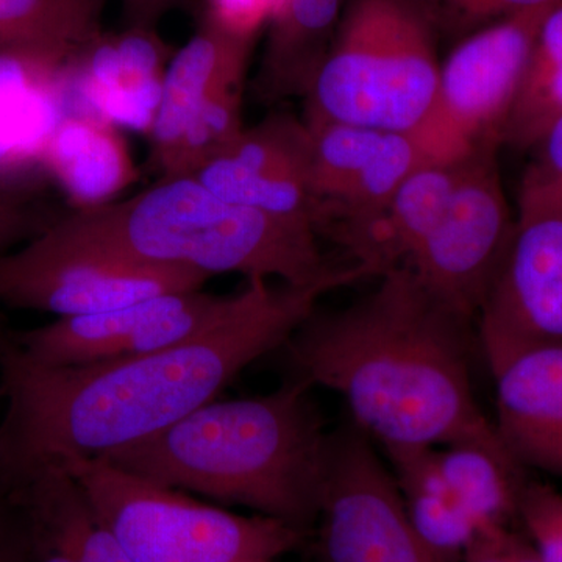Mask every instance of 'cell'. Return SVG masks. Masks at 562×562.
Instances as JSON below:
<instances>
[{
	"label": "cell",
	"mask_w": 562,
	"mask_h": 562,
	"mask_svg": "<svg viewBox=\"0 0 562 562\" xmlns=\"http://www.w3.org/2000/svg\"><path fill=\"white\" fill-rule=\"evenodd\" d=\"M369 277L353 262L310 284L254 277L232 312L190 341L87 366L32 360L0 322V497L44 469L101 460L166 430L283 347L321 297Z\"/></svg>",
	"instance_id": "1"
},
{
	"label": "cell",
	"mask_w": 562,
	"mask_h": 562,
	"mask_svg": "<svg viewBox=\"0 0 562 562\" xmlns=\"http://www.w3.org/2000/svg\"><path fill=\"white\" fill-rule=\"evenodd\" d=\"M472 325L397 268L347 308L314 312L283 349L294 379L336 392L353 427L383 450L461 442L506 450L473 392Z\"/></svg>",
	"instance_id": "2"
},
{
	"label": "cell",
	"mask_w": 562,
	"mask_h": 562,
	"mask_svg": "<svg viewBox=\"0 0 562 562\" xmlns=\"http://www.w3.org/2000/svg\"><path fill=\"white\" fill-rule=\"evenodd\" d=\"M310 390L292 379L271 394L214 398L147 441L101 460L310 535L328 443Z\"/></svg>",
	"instance_id": "3"
},
{
	"label": "cell",
	"mask_w": 562,
	"mask_h": 562,
	"mask_svg": "<svg viewBox=\"0 0 562 562\" xmlns=\"http://www.w3.org/2000/svg\"><path fill=\"white\" fill-rule=\"evenodd\" d=\"M60 222L99 249L206 277L238 272L310 284L338 268L325 261L313 233L224 201L194 176L160 177L132 198Z\"/></svg>",
	"instance_id": "4"
},
{
	"label": "cell",
	"mask_w": 562,
	"mask_h": 562,
	"mask_svg": "<svg viewBox=\"0 0 562 562\" xmlns=\"http://www.w3.org/2000/svg\"><path fill=\"white\" fill-rule=\"evenodd\" d=\"M436 43L416 0H347L303 121L424 133L441 70Z\"/></svg>",
	"instance_id": "5"
},
{
	"label": "cell",
	"mask_w": 562,
	"mask_h": 562,
	"mask_svg": "<svg viewBox=\"0 0 562 562\" xmlns=\"http://www.w3.org/2000/svg\"><path fill=\"white\" fill-rule=\"evenodd\" d=\"M79 482L132 562L276 561L310 535L271 517L194 501L109 461L63 465Z\"/></svg>",
	"instance_id": "6"
},
{
	"label": "cell",
	"mask_w": 562,
	"mask_h": 562,
	"mask_svg": "<svg viewBox=\"0 0 562 562\" xmlns=\"http://www.w3.org/2000/svg\"><path fill=\"white\" fill-rule=\"evenodd\" d=\"M209 279L99 249L57 220L20 250L0 257V305L88 316L168 292L201 290Z\"/></svg>",
	"instance_id": "7"
},
{
	"label": "cell",
	"mask_w": 562,
	"mask_h": 562,
	"mask_svg": "<svg viewBox=\"0 0 562 562\" xmlns=\"http://www.w3.org/2000/svg\"><path fill=\"white\" fill-rule=\"evenodd\" d=\"M475 325L487 368L528 344L561 341L562 188L525 172L512 239Z\"/></svg>",
	"instance_id": "8"
},
{
	"label": "cell",
	"mask_w": 562,
	"mask_h": 562,
	"mask_svg": "<svg viewBox=\"0 0 562 562\" xmlns=\"http://www.w3.org/2000/svg\"><path fill=\"white\" fill-rule=\"evenodd\" d=\"M317 562H447L414 530L391 469L357 428L328 435Z\"/></svg>",
	"instance_id": "9"
},
{
	"label": "cell",
	"mask_w": 562,
	"mask_h": 562,
	"mask_svg": "<svg viewBox=\"0 0 562 562\" xmlns=\"http://www.w3.org/2000/svg\"><path fill=\"white\" fill-rule=\"evenodd\" d=\"M557 5L525 11L465 36L439 70L424 135L442 160L501 144L543 20Z\"/></svg>",
	"instance_id": "10"
},
{
	"label": "cell",
	"mask_w": 562,
	"mask_h": 562,
	"mask_svg": "<svg viewBox=\"0 0 562 562\" xmlns=\"http://www.w3.org/2000/svg\"><path fill=\"white\" fill-rule=\"evenodd\" d=\"M501 147L482 144L465 157L441 220L403 266L425 290L473 324L514 228L498 169Z\"/></svg>",
	"instance_id": "11"
},
{
	"label": "cell",
	"mask_w": 562,
	"mask_h": 562,
	"mask_svg": "<svg viewBox=\"0 0 562 562\" xmlns=\"http://www.w3.org/2000/svg\"><path fill=\"white\" fill-rule=\"evenodd\" d=\"M236 299L238 292H168L110 312L58 317L43 327L11 330V336L41 364L63 368L127 360L202 335L232 312Z\"/></svg>",
	"instance_id": "12"
},
{
	"label": "cell",
	"mask_w": 562,
	"mask_h": 562,
	"mask_svg": "<svg viewBox=\"0 0 562 562\" xmlns=\"http://www.w3.org/2000/svg\"><path fill=\"white\" fill-rule=\"evenodd\" d=\"M312 136L314 227L322 228L380 205L424 166L441 160L424 133L305 122Z\"/></svg>",
	"instance_id": "13"
},
{
	"label": "cell",
	"mask_w": 562,
	"mask_h": 562,
	"mask_svg": "<svg viewBox=\"0 0 562 562\" xmlns=\"http://www.w3.org/2000/svg\"><path fill=\"white\" fill-rule=\"evenodd\" d=\"M194 177L224 201L317 236L310 190L312 136L294 114L271 113L244 128Z\"/></svg>",
	"instance_id": "14"
},
{
	"label": "cell",
	"mask_w": 562,
	"mask_h": 562,
	"mask_svg": "<svg viewBox=\"0 0 562 562\" xmlns=\"http://www.w3.org/2000/svg\"><path fill=\"white\" fill-rule=\"evenodd\" d=\"M490 371L503 446L524 471L562 480V339L519 347Z\"/></svg>",
	"instance_id": "15"
},
{
	"label": "cell",
	"mask_w": 562,
	"mask_h": 562,
	"mask_svg": "<svg viewBox=\"0 0 562 562\" xmlns=\"http://www.w3.org/2000/svg\"><path fill=\"white\" fill-rule=\"evenodd\" d=\"M173 52L157 29L101 33L68 70V99L90 103L88 113L116 125L150 132L161 80ZM66 99V101H68Z\"/></svg>",
	"instance_id": "16"
},
{
	"label": "cell",
	"mask_w": 562,
	"mask_h": 562,
	"mask_svg": "<svg viewBox=\"0 0 562 562\" xmlns=\"http://www.w3.org/2000/svg\"><path fill=\"white\" fill-rule=\"evenodd\" d=\"M76 57L36 49L0 50V188L25 190L68 114L66 74Z\"/></svg>",
	"instance_id": "17"
},
{
	"label": "cell",
	"mask_w": 562,
	"mask_h": 562,
	"mask_svg": "<svg viewBox=\"0 0 562 562\" xmlns=\"http://www.w3.org/2000/svg\"><path fill=\"white\" fill-rule=\"evenodd\" d=\"M465 157L424 166L380 205L333 222L319 235H327L353 262L371 266L379 276L403 268L441 220Z\"/></svg>",
	"instance_id": "18"
},
{
	"label": "cell",
	"mask_w": 562,
	"mask_h": 562,
	"mask_svg": "<svg viewBox=\"0 0 562 562\" xmlns=\"http://www.w3.org/2000/svg\"><path fill=\"white\" fill-rule=\"evenodd\" d=\"M255 40L236 35L202 13L198 31L173 52L150 127L151 161L165 172L192 114L211 95L244 85Z\"/></svg>",
	"instance_id": "19"
},
{
	"label": "cell",
	"mask_w": 562,
	"mask_h": 562,
	"mask_svg": "<svg viewBox=\"0 0 562 562\" xmlns=\"http://www.w3.org/2000/svg\"><path fill=\"white\" fill-rule=\"evenodd\" d=\"M43 171L57 181L76 210L116 201L138 179L116 125L87 111H69L58 122L44 150Z\"/></svg>",
	"instance_id": "20"
},
{
	"label": "cell",
	"mask_w": 562,
	"mask_h": 562,
	"mask_svg": "<svg viewBox=\"0 0 562 562\" xmlns=\"http://www.w3.org/2000/svg\"><path fill=\"white\" fill-rule=\"evenodd\" d=\"M2 498L72 562H132L87 492L65 469H44Z\"/></svg>",
	"instance_id": "21"
},
{
	"label": "cell",
	"mask_w": 562,
	"mask_h": 562,
	"mask_svg": "<svg viewBox=\"0 0 562 562\" xmlns=\"http://www.w3.org/2000/svg\"><path fill=\"white\" fill-rule=\"evenodd\" d=\"M347 0H280L269 24L260 68L251 81L254 98L272 103L305 98Z\"/></svg>",
	"instance_id": "22"
},
{
	"label": "cell",
	"mask_w": 562,
	"mask_h": 562,
	"mask_svg": "<svg viewBox=\"0 0 562 562\" xmlns=\"http://www.w3.org/2000/svg\"><path fill=\"white\" fill-rule=\"evenodd\" d=\"M406 516L422 541L447 562H462L479 527L443 479L438 449L384 450Z\"/></svg>",
	"instance_id": "23"
},
{
	"label": "cell",
	"mask_w": 562,
	"mask_h": 562,
	"mask_svg": "<svg viewBox=\"0 0 562 562\" xmlns=\"http://www.w3.org/2000/svg\"><path fill=\"white\" fill-rule=\"evenodd\" d=\"M438 462L443 479L480 535L517 527L519 494L528 476L508 450L483 443H452L439 447Z\"/></svg>",
	"instance_id": "24"
},
{
	"label": "cell",
	"mask_w": 562,
	"mask_h": 562,
	"mask_svg": "<svg viewBox=\"0 0 562 562\" xmlns=\"http://www.w3.org/2000/svg\"><path fill=\"white\" fill-rule=\"evenodd\" d=\"M106 0H0V50L79 55L101 35Z\"/></svg>",
	"instance_id": "25"
},
{
	"label": "cell",
	"mask_w": 562,
	"mask_h": 562,
	"mask_svg": "<svg viewBox=\"0 0 562 562\" xmlns=\"http://www.w3.org/2000/svg\"><path fill=\"white\" fill-rule=\"evenodd\" d=\"M562 116V2L543 20L503 144L532 150Z\"/></svg>",
	"instance_id": "26"
},
{
	"label": "cell",
	"mask_w": 562,
	"mask_h": 562,
	"mask_svg": "<svg viewBox=\"0 0 562 562\" xmlns=\"http://www.w3.org/2000/svg\"><path fill=\"white\" fill-rule=\"evenodd\" d=\"M244 85H233L211 95L192 114L161 177L195 176L203 166L232 146L244 128Z\"/></svg>",
	"instance_id": "27"
},
{
	"label": "cell",
	"mask_w": 562,
	"mask_h": 562,
	"mask_svg": "<svg viewBox=\"0 0 562 562\" xmlns=\"http://www.w3.org/2000/svg\"><path fill=\"white\" fill-rule=\"evenodd\" d=\"M436 35L465 38L494 22L561 3L562 0H416Z\"/></svg>",
	"instance_id": "28"
},
{
	"label": "cell",
	"mask_w": 562,
	"mask_h": 562,
	"mask_svg": "<svg viewBox=\"0 0 562 562\" xmlns=\"http://www.w3.org/2000/svg\"><path fill=\"white\" fill-rule=\"evenodd\" d=\"M517 525L542 562H562V491L536 480H525Z\"/></svg>",
	"instance_id": "29"
},
{
	"label": "cell",
	"mask_w": 562,
	"mask_h": 562,
	"mask_svg": "<svg viewBox=\"0 0 562 562\" xmlns=\"http://www.w3.org/2000/svg\"><path fill=\"white\" fill-rule=\"evenodd\" d=\"M54 222L33 205L25 190L0 188V257L18 244H25Z\"/></svg>",
	"instance_id": "30"
},
{
	"label": "cell",
	"mask_w": 562,
	"mask_h": 562,
	"mask_svg": "<svg viewBox=\"0 0 562 562\" xmlns=\"http://www.w3.org/2000/svg\"><path fill=\"white\" fill-rule=\"evenodd\" d=\"M280 0H206L203 14L236 35L257 40L262 25L271 24Z\"/></svg>",
	"instance_id": "31"
},
{
	"label": "cell",
	"mask_w": 562,
	"mask_h": 562,
	"mask_svg": "<svg viewBox=\"0 0 562 562\" xmlns=\"http://www.w3.org/2000/svg\"><path fill=\"white\" fill-rule=\"evenodd\" d=\"M462 562H542L519 527L497 528L476 536Z\"/></svg>",
	"instance_id": "32"
},
{
	"label": "cell",
	"mask_w": 562,
	"mask_h": 562,
	"mask_svg": "<svg viewBox=\"0 0 562 562\" xmlns=\"http://www.w3.org/2000/svg\"><path fill=\"white\" fill-rule=\"evenodd\" d=\"M536 158L527 173L562 188V116L536 144Z\"/></svg>",
	"instance_id": "33"
},
{
	"label": "cell",
	"mask_w": 562,
	"mask_h": 562,
	"mask_svg": "<svg viewBox=\"0 0 562 562\" xmlns=\"http://www.w3.org/2000/svg\"><path fill=\"white\" fill-rule=\"evenodd\" d=\"M181 0H121L125 27L157 29Z\"/></svg>",
	"instance_id": "34"
},
{
	"label": "cell",
	"mask_w": 562,
	"mask_h": 562,
	"mask_svg": "<svg viewBox=\"0 0 562 562\" xmlns=\"http://www.w3.org/2000/svg\"><path fill=\"white\" fill-rule=\"evenodd\" d=\"M22 522H24L25 535H27L29 560L31 562H72L57 547L52 546L32 525L25 522L24 517H22Z\"/></svg>",
	"instance_id": "35"
},
{
	"label": "cell",
	"mask_w": 562,
	"mask_h": 562,
	"mask_svg": "<svg viewBox=\"0 0 562 562\" xmlns=\"http://www.w3.org/2000/svg\"><path fill=\"white\" fill-rule=\"evenodd\" d=\"M244 562H273V561H262V560H257V561H244Z\"/></svg>",
	"instance_id": "36"
}]
</instances>
